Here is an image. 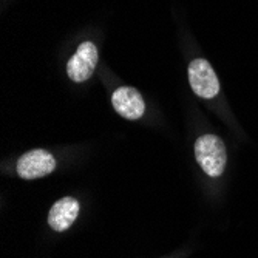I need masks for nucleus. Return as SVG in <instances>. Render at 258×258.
I'll list each match as a JSON object with an SVG mask.
<instances>
[{"label":"nucleus","instance_id":"1","mask_svg":"<svg viewBox=\"0 0 258 258\" xmlns=\"http://www.w3.org/2000/svg\"><path fill=\"white\" fill-rule=\"evenodd\" d=\"M195 158L210 178L221 176L227 161L224 143L217 135L200 136L195 143Z\"/></svg>","mask_w":258,"mask_h":258},{"label":"nucleus","instance_id":"2","mask_svg":"<svg viewBox=\"0 0 258 258\" xmlns=\"http://www.w3.org/2000/svg\"><path fill=\"white\" fill-rule=\"evenodd\" d=\"M189 82L195 95L204 99H212L220 93V81L212 65L206 59H195L189 65Z\"/></svg>","mask_w":258,"mask_h":258},{"label":"nucleus","instance_id":"3","mask_svg":"<svg viewBox=\"0 0 258 258\" xmlns=\"http://www.w3.org/2000/svg\"><path fill=\"white\" fill-rule=\"evenodd\" d=\"M56 169V159L46 150H31L17 161V175L22 179H39Z\"/></svg>","mask_w":258,"mask_h":258},{"label":"nucleus","instance_id":"4","mask_svg":"<svg viewBox=\"0 0 258 258\" xmlns=\"http://www.w3.org/2000/svg\"><path fill=\"white\" fill-rule=\"evenodd\" d=\"M96 65H98V50L95 43L84 42L79 45L75 56H72V59L67 63L68 78L75 82H84L90 79Z\"/></svg>","mask_w":258,"mask_h":258},{"label":"nucleus","instance_id":"5","mask_svg":"<svg viewBox=\"0 0 258 258\" xmlns=\"http://www.w3.org/2000/svg\"><path fill=\"white\" fill-rule=\"evenodd\" d=\"M111 104L114 110L118 111L122 118L135 121L139 119L146 111L144 99L136 88L132 87H121L113 93Z\"/></svg>","mask_w":258,"mask_h":258},{"label":"nucleus","instance_id":"6","mask_svg":"<svg viewBox=\"0 0 258 258\" xmlns=\"http://www.w3.org/2000/svg\"><path fill=\"white\" fill-rule=\"evenodd\" d=\"M78 215H79V203L72 197H65L53 204L48 214V224L56 232H63L68 227H72Z\"/></svg>","mask_w":258,"mask_h":258}]
</instances>
